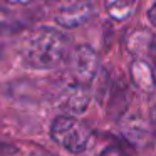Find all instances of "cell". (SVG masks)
<instances>
[{
    "mask_svg": "<svg viewBox=\"0 0 156 156\" xmlns=\"http://www.w3.org/2000/svg\"><path fill=\"white\" fill-rule=\"evenodd\" d=\"M34 156H37V154H34Z\"/></svg>",
    "mask_w": 156,
    "mask_h": 156,
    "instance_id": "12",
    "label": "cell"
},
{
    "mask_svg": "<svg viewBox=\"0 0 156 156\" xmlns=\"http://www.w3.org/2000/svg\"><path fill=\"white\" fill-rule=\"evenodd\" d=\"M94 14L96 5L92 0H61L55 10V20L62 27L72 29L89 22Z\"/></svg>",
    "mask_w": 156,
    "mask_h": 156,
    "instance_id": "4",
    "label": "cell"
},
{
    "mask_svg": "<svg viewBox=\"0 0 156 156\" xmlns=\"http://www.w3.org/2000/svg\"><path fill=\"white\" fill-rule=\"evenodd\" d=\"M66 61H67L69 76H71L72 82L89 86L98 74L99 59L94 49H91L89 45H79V47L72 49Z\"/></svg>",
    "mask_w": 156,
    "mask_h": 156,
    "instance_id": "3",
    "label": "cell"
},
{
    "mask_svg": "<svg viewBox=\"0 0 156 156\" xmlns=\"http://www.w3.org/2000/svg\"><path fill=\"white\" fill-rule=\"evenodd\" d=\"M131 79H133V84L139 89V91L146 92H153L156 84V79H154V71H153L151 64L144 59H138L136 57L131 64Z\"/></svg>",
    "mask_w": 156,
    "mask_h": 156,
    "instance_id": "6",
    "label": "cell"
},
{
    "mask_svg": "<svg viewBox=\"0 0 156 156\" xmlns=\"http://www.w3.org/2000/svg\"><path fill=\"white\" fill-rule=\"evenodd\" d=\"M71 41L55 29H37L22 42L20 55L25 66L34 69H54L67 59Z\"/></svg>",
    "mask_w": 156,
    "mask_h": 156,
    "instance_id": "1",
    "label": "cell"
},
{
    "mask_svg": "<svg viewBox=\"0 0 156 156\" xmlns=\"http://www.w3.org/2000/svg\"><path fill=\"white\" fill-rule=\"evenodd\" d=\"M99 156H128L124 151H122V148L121 146H116V144H112V146H108V148H104L101 153H99Z\"/></svg>",
    "mask_w": 156,
    "mask_h": 156,
    "instance_id": "9",
    "label": "cell"
},
{
    "mask_svg": "<svg viewBox=\"0 0 156 156\" xmlns=\"http://www.w3.org/2000/svg\"><path fill=\"white\" fill-rule=\"evenodd\" d=\"M0 156H19V149L9 143L0 141Z\"/></svg>",
    "mask_w": 156,
    "mask_h": 156,
    "instance_id": "10",
    "label": "cell"
},
{
    "mask_svg": "<svg viewBox=\"0 0 156 156\" xmlns=\"http://www.w3.org/2000/svg\"><path fill=\"white\" fill-rule=\"evenodd\" d=\"M20 29V24H19V19L12 14L9 9L0 7V37L2 35H9L14 34Z\"/></svg>",
    "mask_w": 156,
    "mask_h": 156,
    "instance_id": "8",
    "label": "cell"
},
{
    "mask_svg": "<svg viewBox=\"0 0 156 156\" xmlns=\"http://www.w3.org/2000/svg\"><path fill=\"white\" fill-rule=\"evenodd\" d=\"M148 19H149V22L156 27V2L151 5V9L148 10Z\"/></svg>",
    "mask_w": 156,
    "mask_h": 156,
    "instance_id": "11",
    "label": "cell"
},
{
    "mask_svg": "<svg viewBox=\"0 0 156 156\" xmlns=\"http://www.w3.org/2000/svg\"><path fill=\"white\" fill-rule=\"evenodd\" d=\"M51 136L71 153H81L91 141V129L72 116H57L52 121Z\"/></svg>",
    "mask_w": 156,
    "mask_h": 156,
    "instance_id": "2",
    "label": "cell"
},
{
    "mask_svg": "<svg viewBox=\"0 0 156 156\" xmlns=\"http://www.w3.org/2000/svg\"><path fill=\"white\" fill-rule=\"evenodd\" d=\"M104 7L109 17L121 22L134 12L136 0H104Z\"/></svg>",
    "mask_w": 156,
    "mask_h": 156,
    "instance_id": "7",
    "label": "cell"
},
{
    "mask_svg": "<svg viewBox=\"0 0 156 156\" xmlns=\"http://www.w3.org/2000/svg\"><path fill=\"white\" fill-rule=\"evenodd\" d=\"M87 104H89L87 86L72 82V84H67L57 94V106L61 109H64L66 112L81 114V112L86 111Z\"/></svg>",
    "mask_w": 156,
    "mask_h": 156,
    "instance_id": "5",
    "label": "cell"
}]
</instances>
